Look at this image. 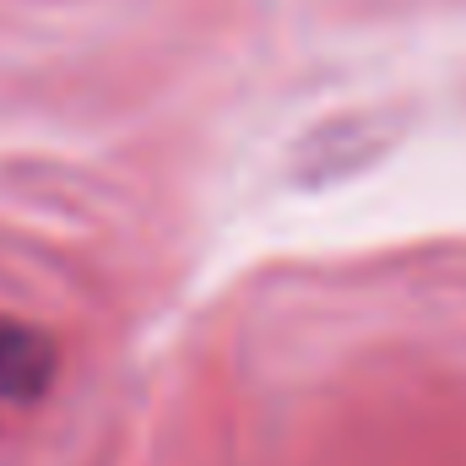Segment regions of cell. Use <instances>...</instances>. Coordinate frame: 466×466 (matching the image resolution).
<instances>
[{"mask_svg": "<svg viewBox=\"0 0 466 466\" xmlns=\"http://www.w3.org/2000/svg\"><path fill=\"white\" fill-rule=\"evenodd\" d=\"M49 374H55V348H49V337H44L38 326H27V320L0 315V418L33 407V401L44 396Z\"/></svg>", "mask_w": 466, "mask_h": 466, "instance_id": "obj_1", "label": "cell"}]
</instances>
